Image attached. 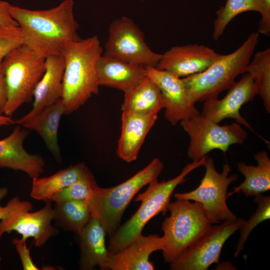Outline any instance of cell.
Segmentation results:
<instances>
[{"mask_svg":"<svg viewBox=\"0 0 270 270\" xmlns=\"http://www.w3.org/2000/svg\"><path fill=\"white\" fill-rule=\"evenodd\" d=\"M74 6V0H64L48 10H30L10 4L8 9L20 29L23 44L46 58L61 54L66 44L81 40Z\"/></svg>","mask_w":270,"mask_h":270,"instance_id":"obj_1","label":"cell"},{"mask_svg":"<svg viewBox=\"0 0 270 270\" xmlns=\"http://www.w3.org/2000/svg\"><path fill=\"white\" fill-rule=\"evenodd\" d=\"M102 48L96 36L66 44L61 52L65 60L62 99L64 114L76 110L99 91L96 62Z\"/></svg>","mask_w":270,"mask_h":270,"instance_id":"obj_2","label":"cell"},{"mask_svg":"<svg viewBox=\"0 0 270 270\" xmlns=\"http://www.w3.org/2000/svg\"><path fill=\"white\" fill-rule=\"evenodd\" d=\"M258 32L251 33L234 52L222 56L204 71L181 80L186 92L194 103L217 98L222 91L228 89L236 78L246 72L258 42Z\"/></svg>","mask_w":270,"mask_h":270,"instance_id":"obj_3","label":"cell"},{"mask_svg":"<svg viewBox=\"0 0 270 270\" xmlns=\"http://www.w3.org/2000/svg\"><path fill=\"white\" fill-rule=\"evenodd\" d=\"M208 156L198 161L188 164L176 177L167 181L158 182L156 180L148 184V188L138 194L136 202H141L137 211L110 237L108 250L116 253L134 241L142 234L145 225L153 217L168 210L172 194L178 186L184 183L186 176L193 170L204 166Z\"/></svg>","mask_w":270,"mask_h":270,"instance_id":"obj_4","label":"cell"},{"mask_svg":"<svg viewBox=\"0 0 270 270\" xmlns=\"http://www.w3.org/2000/svg\"><path fill=\"white\" fill-rule=\"evenodd\" d=\"M164 167L158 158L124 182L114 187L98 186L88 200L92 216L97 218L110 238L119 228L125 210L139 190L157 180Z\"/></svg>","mask_w":270,"mask_h":270,"instance_id":"obj_5","label":"cell"},{"mask_svg":"<svg viewBox=\"0 0 270 270\" xmlns=\"http://www.w3.org/2000/svg\"><path fill=\"white\" fill-rule=\"evenodd\" d=\"M45 58L24 44L4 57L1 66L7 92L5 116H10L22 105L32 100L45 71Z\"/></svg>","mask_w":270,"mask_h":270,"instance_id":"obj_6","label":"cell"},{"mask_svg":"<svg viewBox=\"0 0 270 270\" xmlns=\"http://www.w3.org/2000/svg\"><path fill=\"white\" fill-rule=\"evenodd\" d=\"M176 200L170 202L168 210L170 215L162 224L164 239L162 250L164 261L168 263L202 237L212 226L200 203Z\"/></svg>","mask_w":270,"mask_h":270,"instance_id":"obj_7","label":"cell"},{"mask_svg":"<svg viewBox=\"0 0 270 270\" xmlns=\"http://www.w3.org/2000/svg\"><path fill=\"white\" fill-rule=\"evenodd\" d=\"M204 166L206 172L200 185L190 192L176 193L174 197L200 203L212 224H220L236 218V216L230 210L226 200L228 186L237 180L238 176L234 174L228 176L230 168L228 164L223 165L221 173L218 172L212 158L208 156Z\"/></svg>","mask_w":270,"mask_h":270,"instance_id":"obj_8","label":"cell"},{"mask_svg":"<svg viewBox=\"0 0 270 270\" xmlns=\"http://www.w3.org/2000/svg\"><path fill=\"white\" fill-rule=\"evenodd\" d=\"M190 138L188 156L198 161L210 151L218 149L224 153L233 144H242L248 136L240 124L220 126L200 114L180 122Z\"/></svg>","mask_w":270,"mask_h":270,"instance_id":"obj_9","label":"cell"},{"mask_svg":"<svg viewBox=\"0 0 270 270\" xmlns=\"http://www.w3.org/2000/svg\"><path fill=\"white\" fill-rule=\"evenodd\" d=\"M52 203L46 202L42 209L30 212L32 206L30 202L21 200L18 196L12 198L6 206L4 216L0 222V241L4 234L16 231L23 240L34 238L36 246H43L58 232L52 225L55 217Z\"/></svg>","mask_w":270,"mask_h":270,"instance_id":"obj_10","label":"cell"},{"mask_svg":"<svg viewBox=\"0 0 270 270\" xmlns=\"http://www.w3.org/2000/svg\"><path fill=\"white\" fill-rule=\"evenodd\" d=\"M104 56L144 67L156 68L162 54L152 51L134 21L122 16L112 22Z\"/></svg>","mask_w":270,"mask_h":270,"instance_id":"obj_11","label":"cell"},{"mask_svg":"<svg viewBox=\"0 0 270 270\" xmlns=\"http://www.w3.org/2000/svg\"><path fill=\"white\" fill-rule=\"evenodd\" d=\"M244 221L242 218H236L212 226L170 263V270H206L212 264H218L224 243L241 228Z\"/></svg>","mask_w":270,"mask_h":270,"instance_id":"obj_12","label":"cell"},{"mask_svg":"<svg viewBox=\"0 0 270 270\" xmlns=\"http://www.w3.org/2000/svg\"><path fill=\"white\" fill-rule=\"evenodd\" d=\"M147 76L159 88L166 109L164 118L172 125L200 114L188 96L181 78L154 67H146Z\"/></svg>","mask_w":270,"mask_h":270,"instance_id":"obj_13","label":"cell"},{"mask_svg":"<svg viewBox=\"0 0 270 270\" xmlns=\"http://www.w3.org/2000/svg\"><path fill=\"white\" fill-rule=\"evenodd\" d=\"M257 94L256 88L250 74H244L240 80L234 82L228 88L226 95L222 99H208L204 102L202 116L218 124L227 118L244 126L256 134L250 124L240 112L242 106L253 100Z\"/></svg>","mask_w":270,"mask_h":270,"instance_id":"obj_14","label":"cell"},{"mask_svg":"<svg viewBox=\"0 0 270 270\" xmlns=\"http://www.w3.org/2000/svg\"><path fill=\"white\" fill-rule=\"evenodd\" d=\"M221 56L202 44L174 46L162 54L156 68L184 78L204 71Z\"/></svg>","mask_w":270,"mask_h":270,"instance_id":"obj_15","label":"cell"},{"mask_svg":"<svg viewBox=\"0 0 270 270\" xmlns=\"http://www.w3.org/2000/svg\"><path fill=\"white\" fill-rule=\"evenodd\" d=\"M44 72L38 83L34 92V102L30 112L16 120L22 125L39 114L44 108L62 98L65 60L62 54L46 58Z\"/></svg>","mask_w":270,"mask_h":270,"instance_id":"obj_16","label":"cell"},{"mask_svg":"<svg viewBox=\"0 0 270 270\" xmlns=\"http://www.w3.org/2000/svg\"><path fill=\"white\" fill-rule=\"evenodd\" d=\"M29 131L16 126L8 136L0 140V167L22 171L33 178L44 172V162L40 156L25 150L24 142Z\"/></svg>","mask_w":270,"mask_h":270,"instance_id":"obj_17","label":"cell"},{"mask_svg":"<svg viewBox=\"0 0 270 270\" xmlns=\"http://www.w3.org/2000/svg\"><path fill=\"white\" fill-rule=\"evenodd\" d=\"M164 239L158 234H142L130 244L114 254H110L107 270H153V263L150 261V254L162 250Z\"/></svg>","mask_w":270,"mask_h":270,"instance_id":"obj_18","label":"cell"},{"mask_svg":"<svg viewBox=\"0 0 270 270\" xmlns=\"http://www.w3.org/2000/svg\"><path fill=\"white\" fill-rule=\"evenodd\" d=\"M158 118V114L122 112V130L118 156L128 162L135 160L144 140Z\"/></svg>","mask_w":270,"mask_h":270,"instance_id":"obj_19","label":"cell"},{"mask_svg":"<svg viewBox=\"0 0 270 270\" xmlns=\"http://www.w3.org/2000/svg\"><path fill=\"white\" fill-rule=\"evenodd\" d=\"M96 68L100 86L124 92L136 86L147 76L146 67L102 55L96 62Z\"/></svg>","mask_w":270,"mask_h":270,"instance_id":"obj_20","label":"cell"},{"mask_svg":"<svg viewBox=\"0 0 270 270\" xmlns=\"http://www.w3.org/2000/svg\"><path fill=\"white\" fill-rule=\"evenodd\" d=\"M106 234L99 220L92 216L78 234L80 250V270H92L96 266L102 270H107L110 252L105 244Z\"/></svg>","mask_w":270,"mask_h":270,"instance_id":"obj_21","label":"cell"},{"mask_svg":"<svg viewBox=\"0 0 270 270\" xmlns=\"http://www.w3.org/2000/svg\"><path fill=\"white\" fill-rule=\"evenodd\" d=\"M65 108L62 98L44 108L39 114L22 126L36 132L43 139L47 148L56 159L60 160L58 144V130Z\"/></svg>","mask_w":270,"mask_h":270,"instance_id":"obj_22","label":"cell"},{"mask_svg":"<svg viewBox=\"0 0 270 270\" xmlns=\"http://www.w3.org/2000/svg\"><path fill=\"white\" fill-rule=\"evenodd\" d=\"M90 171L84 162L78 163L44 178H32L30 196L45 202L58 192L78 181Z\"/></svg>","mask_w":270,"mask_h":270,"instance_id":"obj_23","label":"cell"},{"mask_svg":"<svg viewBox=\"0 0 270 270\" xmlns=\"http://www.w3.org/2000/svg\"><path fill=\"white\" fill-rule=\"evenodd\" d=\"M164 104L158 86L148 76L139 84L124 92L122 112L157 114Z\"/></svg>","mask_w":270,"mask_h":270,"instance_id":"obj_24","label":"cell"},{"mask_svg":"<svg viewBox=\"0 0 270 270\" xmlns=\"http://www.w3.org/2000/svg\"><path fill=\"white\" fill-rule=\"evenodd\" d=\"M258 162L256 166L239 162L237 168L244 176V181L233 191L228 194V198L240 191L246 197L256 196L270 190V159L266 152H259L254 155Z\"/></svg>","mask_w":270,"mask_h":270,"instance_id":"obj_25","label":"cell"},{"mask_svg":"<svg viewBox=\"0 0 270 270\" xmlns=\"http://www.w3.org/2000/svg\"><path fill=\"white\" fill-rule=\"evenodd\" d=\"M56 225L65 230L79 234L92 217L88 200H70L55 203Z\"/></svg>","mask_w":270,"mask_h":270,"instance_id":"obj_26","label":"cell"},{"mask_svg":"<svg viewBox=\"0 0 270 270\" xmlns=\"http://www.w3.org/2000/svg\"><path fill=\"white\" fill-rule=\"evenodd\" d=\"M246 72L250 74L257 94L263 101L266 112H270V48L257 52L248 64Z\"/></svg>","mask_w":270,"mask_h":270,"instance_id":"obj_27","label":"cell"},{"mask_svg":"<svg viewBox=\"0 0 270 270\" xmlns=\"http://www.w3.org/2000/svg\"><path fill=\"white\" fill-rule=\"evenodd\" d=\"M248 11L257 12L262 15L264 11L262 0H226L225 4L216 12L212 38L218 40L234 17Z\"/></svg>","mask_w":270,"mask_h":270,"instance_id":"obj_28","label":"cell"},{"mask_svg":"<svg viewBox=\"0 0 270 270\" xmlns=\"http://www.w3.org/2000/svg\"><path fill=\"white\" fill-rule=\"evenodd\" d=\"M254 201L257 204L258 208L250 218L244 221L240 229V236L234 254V257L238 256L244 250L245 243L252 230L262 222L270 219V196L260 194L254 196Z\"/></svg>","mask_w":270,"mask_h":270,"instance_id":"obj_29","label":"cell"},{"mask_svg":"<svg viewBox=\"0 0 270 270\" xmlns=\"http://www.w3.org/2000/svg\"><path fill=\"white\" fill-rule=\"evenodd\" d=\"M98 186L90 172L78 181L58 192L50 202L60 203L70 200H89Z\"/></svg>","mask_w":270,"mask_h":270,"instance_id":"obj_30","label":"cell"},{"mask_svg":"<svg viewBox=\"0 0 270 270\" xmlns=\"http://www.w3.org/2000/svg\"><path fill=\"white\" fill-rule=\"evenodd\" d=\"M22 44L19 26H0V58H4L12 50Z\"/></svg>","mask_w":270,"mask_h":270,"instance_id":"obj_31","label":"cell"},{"mask_svg":"<svg viewBox=\"0 0 270 270\" xmlns=\"http://www.w3.org/2000/svg\"><path fill=\"white\" fill-rule=\"evenodd\" d=\"M12 243L18 254L23 270H38L39 268L33 262L30 255V248H28L26 240L22 238H14L12 240Z\"/></svg>","mask_w":270,"mask_h":270,"instance_id":"obj_32","label":"cell"},{"mask_svg":"<svg viewBox=\"0 0 270 270\" xmlns=\"http://www.w3.org/2000/svg\"><path fill=\"white\" fill-rule=\"evenodd\" d=\"M264 11L258 24V33L266 36L270 34V0H262Z\"/></svg>","mask_w":270,"mask_h":270,"instance_id":"obj_33","label":"cell"},{"mask_svg":"<svg viewBox=\"0 0 270 270\" xmlns=\"http://www.w3.org/2000/svg\"><path fill=\"white\" fill-rule=\"evenodd\" d=\"M9 3L0 0V26H18V22L10 14L8 6Z\"/></svg>","mask_w":270,"mask_h":270,"instance_id":"obj_34","label":"cell"},{"mask_svg":"<svg viewBox=\"0 0 270 270\" xmlns=\"http://www.w3.org/2000/svg\"><path fill=\"white\" fill-rule=\"evenodd\" d=\"M2 58H0V114H3L7 100L6 85L1 66Z\"/></svg>","mask_w":270,"mask_h":270,"instance_id":"obj_35","label":"cell"},{"mask_svg":"<svg viewBox=\"0 0 270 270\" xmlns=\"http://www.w3.org/2000/svg\"><path fill=\"white\" fill-rule=\"evenodd\" d=\"M8 189L7 188L2 187L0 188V220H2L4 218L6 211V208L5 206H2L0 204V202L8 194Z\"/></svg>","mask_w":270,"mask_h":270,"instance_id":"obj_36","label":"cell"},{"mask_svg":"<svg viewBox=\"0 0 270 270\" xmlns=\"http://www.w3.org/2000/svg\"><path fill=\"white\" fill-rule=\"evenodd\" d=\"M16 124V122L10 116L0 114V126Z\"/></svg>","mask_w":270,"mask_h":270,"instance_id":"obj_37","label":"cell"}]
</instances>
